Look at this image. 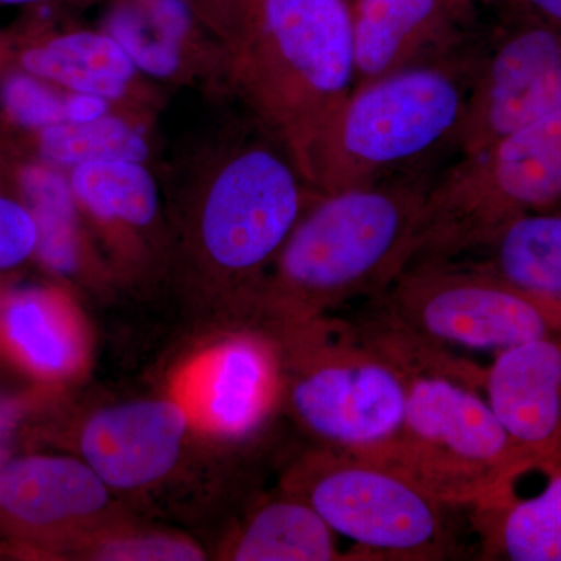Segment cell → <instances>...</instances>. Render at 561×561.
Returning <instances> with one entry per match:
<instances>
[{
  "label": "cell",
  "mask_w": 561,
  "mask_h": 561,
  "mask_svg": "<svg viewBox=\"0 0 561 561\" xmlns=\"http://www.w3.org/2000/svg\"><path fill=\"white\" fill-rule=\"evenodd\" d=\"M430 165L319 195L302 213L254 298L264 328L320 319L381 297L411 264Z\"/></svg>",
  "instance_id": "cell-1"
},
{
  "label": "cell",
  "mask_w": 561,
  "mask_h": 561,
  "mask_svg": "<svg viewBox=\"0 0 561 561\" xmlns=\"http://www.w3.org/2000/svg\"><path fill=\"white\" fill-rule=\"evenodd\" d=\"M227 76L305 176L317 140L356 84L351 3L253 0L227 51Z\"/></svg>",
  "instance_id": "cell-2"
},
{
  "label": "cell",
  "mask_w": 561,
  "mask_h": 561,
  "mask_svg": "<svg viewBox=\"0 0 561 561\" xmlns=\"http://www.w3.org/2000/svg\"><path fill=\"white\" fill-rule=\"evenodd\" d=\"M481 46L482 39L454 57L354 88L309 157L305 176L311 190L324 195L367 186L426 168L434 154L456 149Z\"/></svg>",
  "instance_id": "cell-3"
},
{
  "label": "cell",
  "mask_w": 561,
  "mask_h": 561,
  "mask_svg": "<svg viewBox=\"0 0 561 561\" xmlns=\"http://www.w3.org/2000/svg\"><path fill=\"white\" fill-rule=\"evenodd\" d=\"M280 401L317 448L375 460L400 430L409 367L360 321L327 316L265 331Z\"/></svg>",
  "instance_id": "cell-4"
},
{
  "label": "cell",
  "mask_w": 561,
  "mask_h": 561,
  "mask_svg": "<svg viewBox=\"0 0 561 561\" xmlns=\"http://www.w3.org/2000/svg\"><path fill=\"white\" fill-rule=\"evenodd\" d=\"M408 401L397 435L375 460L453 508L490 500L530 461L491 411L483 373L470 362H409ZM542 460V459H541Z\"/></svg>",
  "instance_id": "cell-5"
},
{
  "label": "cell",
  "mask_w": 561,
  "mask_h": 561,
  "mask_svg": "<svg viewBox=\"0 0 561 561\" xmlns=\"http://www.w3.org/2000/svg\"><path fill=\"white\" fill-rule=\"evenodd\" d=\"M319 195L286 144L239 140L213 161L195 208L194 242L206 267L250 311L295 225Z\"/></svg>",
  "instance_id": "cell-6"
},
{
  "label": "cell",
  "mask_w": 561,
  "mask_h": 561,
  "mask_svg": "<svg viewBox=\"0 0 561 561\" xmlns=\"http://www.w3.org/2000/svg\"><path fill=\"white\" fill-rule=\"evenodd\" d=\"M560 205L561 110L460 154L434 180L411 264L457 260L508 221Z\"/></svg>",
  "instance_id": "cell-7"
},
{
  "label": "cell",
  "mask_w": 561,
  "mask_h": 561,
  "mask_svg": "<svg viewBox=\"0 0 561 561\" xmlns=\"http://www.w3.org/2000/svg\"><path fill=\"white\" fill-rule=\"evenodd\" d=\"M280 490L308 502L368 560H446L456 548L453 507L400 472L353 454L311 446L287 468Z\"/></svg>",
  "instance_id": "cell-8"
},
{
  "label": "cell",
  "mask_w": 561,
  "mask_h": 561,
  "mask_svg": "<svg viewBox=\"0 0 561 561\" xmlns=\"http://www.w3.org/2000/svg\"><path fill=\"white\" fill-rule=\"evenodd\" d=\"M368 305L442 346L501 351L561 331V301L459 261L408 265Z\"/></svg>",
  "instance_id": "cell-9"
},
{
  "label": "cell",
  "mask_w": 561,
  "mask_h": 561,
  "mask_svg": "<svg viewBox=\"0 0 561 561\" xmlns=\"http://www.w3.org/2000/svg\"><path fill=\"white\" fill-rule=\"evenodd\" d=\"M478 76L456 151L460 154L561 110V28L515 7L486 2Z\"/></svg>",
  "instance_id": "cell-10"
},
{
  "label": "cell",
  "mask_w": 561,
  "mask_h": 561,
  "mask_svg": "<svg viewBox=\"0 0 561 561\" xmlns=\"http://www.w3.org/2000/svg\"><path fill=\"white\" fill-rule=\"evenodd\" d=\"M485 0H353L356 84L478 46Z\"/></svg>",
  "instance_id": "cell-11"
},
{
  "label": "cell",
  "mask_w": 561,
  "mask_h": 561,
  "mask_svg": "<svg viewBox=\"0 0 561 561\" xmlns=\"http://www.w3.org/2000/svg\"><path fill=\"white\" fill-rule=\"evenodd\" d=\"M191 416L172 400H139L92 413L80 434L81 459L110 490L138 491L168 478L180 461Z\"/></svg>",
  "instance_id": "cell-12"
},
{
  "label": "cell",
  "mask_w": 561,
  "mask_h": 561,
  "mask_svg": "<svg viewBox=\"0 0 561 561\" xmlns=\"http://www.w3.org/2000/svg\"><path fill=\"white\" fill-rule=\"evenodd\" d=\"M110 491L83 459H10L0 468V523L31 540L69 538L99 522Z\"/></svg>",
  "instance_id": "cell-13"
},
{
  "label": "cell",
  "mask_w": 561,
  "mask_h": 561,
  "mask_svg": "<svg viewBox=\"0 0 561 561\" xmlns=\"http://www.w3.org/2000/svg\"><path fill=\"white\" fill-rule=\"evenodd\" d=\"M482 391L516 445L537 459H560L561 331L497 351Z\"/></svg>",
  "instance_id": "cell-14"
},
{
  "label": "cell",
  "mask_w": 561,
  "mask_h": 561,
  "mask_svg": "<svg viewBox=\"0 0 561 561\" xmlns=\"http://www.w3.org/2000/svg\"><path fill=\"white\" fill-rule=\"evenodd\" d=\"M470 511L482 560L561 561V457L530 461Z\"/></svg>",
  "instance_id": "cell-15"
},
{
  "label": "cell",
  "mask_w": 561,
  "mask_h": 561,
  "mask_svg": "<svg viewBox=\"0 0 561 561\" xmlns=\"http://www.w3.org/2000/svg\"><path fill=\"white\" fill-rule=\"evenodd\" d=\"M10 58L61 91L98 95L113 105L131 99L142 76L103 28L55 31L32 21L27 31L10 41Z\"/></svg>",
  "instance_id": "cell-16"
},
{
  "label": "cell",
  "mask_w": 561,
  "mask_h": 561,
  "mask_svg": "<svg viewBox=\"0 0 561 561\" xmlns=\"http://www.w3.org/2000/svg\"><path fill=\"white\" fill-rule=\"evenodd\" d=\"M278 398V356L264 334L230 339L203 365L198 409L210 430L224 437L242 438L256 431Z\"/></svg>",
  "instance_id": "cell-17"
},
{
  "label": "cell",
  "mask_w": 561,
  "mask_h": 561,
  "mask_svg": "<svg viewBox=\"0 0 561 561\" xmlns=\"http://www.w3.org/2000/svg\"><path fill=\"white\" fill-rule=\"evenodd\" d=\"M103 31L142 76L160 80L186 79L209 33L181 0H111Z\"/></svg>",
  "instance_id": "cell-18"
},
{
  "label": "cell",
  "mask_w": 561,
  "mask_h": 561,
  "mask_svg": "<svg viewBox=\"0 0 561 561\" xmlns=\"http://www.w3.org/2000/svg\"><path fill=\"white\" fill-rule=\"evenodd\" d=\"M337 535L308 502L280 490L278 496L251 508L228 542L236 561L360 560L339 549Z\"/></svg>",
  "instance_id": "cell-19"
},
{
  "label": "cell",
  "mask_w": 561,
  "mask_h": 561,
  "mask_svg": "<svg viewBox=\"0 0 561 561\" xmlns=\"http://www.w3.org/2000/svg\"><path fill=\"white\" fill-rule=\"evenodd\" d=\"M531 294L561 301V208L505 224L457 260Z\"/></svg>",
  "instance_id": "cell-20"
},
{
  "label": "cell",
  "mask_w": 561,
  "mask_h": 561,
  "mask_svg": "<svg viewBox=\"0 0 561 561\" xmlns=\"http://www.w3.org/2000/svg\"><path fill=\"white\" fill-rule=\"evenodd\" d=\"M0 165L35 220L38 231L35 256L55 275H73L81 262V210L68 172L33 154L3 153Z\"/></svg>",
  "instance_id": "cell-21"
},
{
  "label": "cell",
  "mask_w": 561,
  "mask_h": 561,
  "mask_svg": "<svg viewBox=\"0 0 561 561\" xmlns=\"http://www.w3.org/2000/svg\"><path fill=\"white\" fill-rule=\"evenodd\" d=\"M70 187L87 214L116 234H138L157 224L161 191L147 162H88L68 171Z\"/></svg>",
  "instance_id": "cell-22"
},
{
  "label": "cell",
  "mask_w": 561,
  "mask_h": 561,
  "mask_svg": "<svg viewBox=\"0 0 561 561\" xmlns=\"http://www.w3.org/2000/svg\"><path fill=\"white\" fill-rule=\"evenodd\" d=\"M0 319L11 351L39 376L61 378L80 364L83 343L76 321L49 290L16 291L3 305Z\"/></svg>",
  "instance_id": "cell-23"
},
{
  "label": "cell",
  "mask_w": 561,
  "mask_h": 561,
  "mask_svg": "<svg viewBox=\"0 0 561 561\" xmlns=\"http://www.w3.org/2000/svg\"><path fill=\"white\" fill-rule=\"evenodd\" d=\"M27 139L33 157L66 172L88 162L150 158L146 131L116 111L91 122H61Z\"/></svg>",
  "instance_id": "cell-24"
},
{
  "label": "cell",
  "mask_w": 561,
  "mask_h": 561,
  "mask_svg": "<svg viewBox=\"0 0 561 561\" xmlns=\"http://www.w3.org/2000/svg\"><path fill=\"white\" fill-rule=\"evenodd\" d=\"M68 92L11 61L0 69V119L25 138L66 122Z\"/></svg>",
  "instance_id": "cell-25"
},
{
  "label": "cell",
  "mask_w": 561,
  "mask_h": 561,
  "mask_svg": "<svg viewBox=\"0 0 561 561\" xmlns=\"http://www.w3.org/2000/svg\"><path fill=\"white\" fill-rule=\"evenodd\" d=\"M88 559L106 561H197L205 560L201 546L180 535L154 530H124L103 534L87 542Z\"/></svg>",
  "instance_id": "cell-26"
},
{
  "label": "cell",
  "mask_w": 561,
  "mask_h": 561,
  "mask_svg": "<svg viewBox=\"0 0 561 561\" xmlns=\"http://www.w3.org/2000/svg\"><path fill=\"white\" fill-rule=\"evenodd\" d=\"M38 231L21 195L0 165V272L21 267L36 254Z\"/></svg>",
  "instance_id": "cell-27"
},
{
  "label": "cell",
  "mask_w": 561,
  "mask_h": 561,
  "mask_svg": "<svg viewBox=\"0 0 561 561\" xmlns=\"http://www.w3.org/2000/svg\"><path fill=\"white\" fill-rule=\"evenodd\" d=\"M192 13L208 28L225 54L241 38L249 21L253 0H181Z\"/></svg>",
  "instance_id": "cell-28"
},
{
  "label": "cell",
  "mask_w": 561,
  "mask_h": 561,
  "mask_svg": "<svg viewBox=\"0 0 561 561\" xmlns=\"http://www.w3.org/2000/svg\"><path fill=\"white\" fill-rule=\"evenodd\" d=\"M515 7L561 28V0H485Z\"/></svg>",
  "instance_id": "cell-29"
},
{
  "label": "cell",
  "mask_w": 561,
  "mask_h": 561,
  "mask_svg": "<svg viewBox=\"0 0 561 561\" xmlns=\"http://www.w3.org/2000/svg\"><path fill=\"white\" fill-rule=\"evenodd\" d=\"M14 413L9 404L0 402V468L10 460L11 431H13Z\"/></svg>",
  "instance_id": "cell-30"
},
{
  "label": "cell",
  "mask_w": 561,
  "mask_h": 561,
  "mask_svg": "<svg viewBox=\"0 0 561 561\" xmlns=\"http://www.w3.org/2000/svg\"><path fill=\"white\" fill-rule=\"evenodd\" d=\"M90 0H0V5L28 7V9H38V7L58 5V3H83Z\"/></svg>",
  "instance_id": "cell-31"
},
{
  "label": "cell",
  "mask_w": 561,
  "mask_h": 561,
  "mask_svg": "<svg viewBox=\"0 0 561 561\" xmlns=\"http://www.w3.org/2000/svg\"><path fill=\"white\" fill-rule=\"evenodd\" d=\"M10 60V41L0 35V69Z\"/></svg>",
  "instance_id": "cell-32"
},
{
  "label": "cell",
  "mask_w": 561,
  "mask_h": 561,
  "mask_svg": "<svg viewBox=\"0 0 561 561\" xmlns=\"http://www.w3.org/2000/svg\"><path fill=\"white\" fill-rule=\"evenodd\" d=\"M557 208H561V205H560V206H557ZM553 209H556V208H553Z\"/></svg>",
  "instance_id": "cell-33"
}]
</instances>
